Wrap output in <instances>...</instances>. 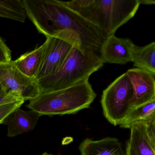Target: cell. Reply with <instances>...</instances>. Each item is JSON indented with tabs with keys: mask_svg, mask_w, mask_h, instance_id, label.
Returning a JSON list of instances; mask_svg holds the SVG:
<instances>
[{
	"mask_svg": "<svg viewBox=\"0 0 155 155\" xmlns=\"http://www.w3.org/2000/svg\"><path fill=\"white\" fill-rule=\"evenodd\" d=\"M41 116V114L34 110L17 109L3 121V124L8 127L7 136L12 137L33 130Z\"/></svg>",
	"mask_w": 155,
	"mask_h": 155,
	"instance_id": "obj_11",
	"label": "cell"
},
{
	"mask_svg": "<svg viewBox=\"0 0 155 155\" xmlns=\"http://www.w3.org/2000/svg\"><path fill=\"white\" fill-rule=\"evenodd\" d=\"M53 155V154H49V153H47V152H45L43 153L42 155Z\"/></svg>",
	"mask_w": 155,
	"mask_h": 155,
	"instance_id": "obj_23",
	"label": "cell"
},
{
	"mask_svg": "<svg viewBox=\"0 0 155 155\" xmlns=\"http://www.w3.org/2000/svg\"><path fill=\"white\" fill-rule=\"evenodd\" d=\"M140 4H146V5H153L155 4V2L153 0H139Z\"/></svg>",
	"mask_w": 155,
	"mask_h": 155,
	"instance_id": "obj_21",
	"label": "cell"
},
{
	"mask_svg": "<svg viewBox=\"0 0 155 155\" xmlns=\"http://www.w3.org/2000/svg\"><path fill=\"white\" fill-rule=\"evenodd\" d=\"M134 45L129 39L112 35L104 41L100 56L103 63L124 65L131 62V52Z\"/></svg>",
	"mask_w": 155,
	"mask_h": 155,
	"instance_id": "obj_10",
	"label": "cell"
},
{
	"mask_svg": "<svg viewBox=\"0 0 155 155\" xmlns=\"http://www.w3.org/2000/svg\"><path fill=\"white\" fill-rule=\"evenodd\" d=\"M27 17L23 1L0 0V17L24 23Z\"/></svg>",
	"mask_w": 155,
	"mask_h": 155,
	"instance_id": "obj_16",
	"label": "cell"
},
{
	"mask_svg": "<svg viewBox=\"0 0 155 155\" xmlns=\"http://www.w3.org/2000/svg\"><path fill=\"white\" fill-rule=\"evenodd\" d=\"M72 140H73V139H72V138L71 137L70 138V139H68V140H66L65 139H63V141H62V144L63 145H65V144H69V140H70V141H72Z\"/></svg>",
	"mask_w": 155,
	"mask_h": 155,
	"instance_id": "obj_22",
	"label": "cell"
},
{
	"mask_svg": "<svg viewBox=\"0 0 155 155\" xmlns=\"http://www.w3.org/2000/svg\"><path fill=\"white\" fill-rule=\"evenodd\" d=\"M132 97V86L125 73L103 91L101 102L106 119L114 126L119 125L131 109Z\"/></svg>",
	"mask_w": 155,
	"mask_h": 155,
	"instance_id": "obj_5",
	"label": "cell"
},
{
	"mask_svg": "<svg viewBox=\"0 0 155 155\" xmlns=\"http://www.w3.org/2000/svg\"><path fill=\"white\" fill-rule=\"evenodd\" d=\"M63 2L95 25L106 39L115 35L120 27L132 18L140 5L139 0H73Z\"/></svg>",
	"mask_w": 155,
	"mask_h": 155,
	"instance_id": "obj_2",
	"label": "cell"
},
{
	"mask_svg": "<svg viewBox=\"0 0 155 155\" xmlns=\"http://www.w3.org/2000/svg\"><path fill=\"white\" fill-rule=\"evenodd\" d=\"M81 155H126L121 143L116 138L99 140H84L79 146Z\"/></svg>",
	"mask_w": 155,
	"mask_h": 155,
	"instance_id": "obj_12",
	"label": "cell"
},
{
	"mask_svg": "<svg viewBox=\"0 0 155 155\" xmlns=\"http://www.w3.org/2000/svg\"><path fill=\"white\" fill-rule=\"evenodd\" d=\"M103 64L98 54L83 51L79 46H74L56 72L37 81L40 93L67 88L88 80Z\"/></svg>",
	"mask_w": 155,
	"mask_h": 155,
	"instance_id": "obj_4",
	"label": "cell"
},
{
	"mask_svg": "<svg viewBox=\"0 0 155 155\" xmlns=\"http://www.w3.org/2000/svg\"><path fill=\"white\" fill-rule=\"evenodd\" d=\"M27 16L40 33L47 38L63 32L77 37L83 51L100 55L106 40L101 31L91 22L57 0H23Z\"/></svg>",
	"mask_w": 155,
	"mask_h": 155,
	"instance_id": "obj_1",
	"label": "cell"
},
{
	"mask_svg": "<svg viewBox=\"0 0 155 155\" xmlns=\"http://www.w3.org/2000/svg\"><path fill=\"white\" fill-rule=\"evenodd\" d=\"M0 83L7 94L25 101L31 100L41 94L37 80L21 72L12 61L0 65Z\"/></svg>",
	"mask_w": 155,
	"mask_h": 155,
	"instance_id": "obj_7",
	"label": "cell"
},
{
	"mask_svg": "<svg viewBox=\"0 0 155 155\" xmlns=\"http://www.w3.org/2000/svg\"><path fill=\"white\" fill-rule=\"evenodd\" d=\"M126 155H138L130 147L128 144L127 143Z\"/></svg>",
	"mask_w": 155,
	"mask_h": 155,
	"instance_id": "obj_20",
	"label": "cell"
},
{
	"mask_svg": "<svg viewBox=\"0 0 155 155\" xmlns=\"http://www.w3.org/2000/svg\"><path fill=\"white\" fill-rule=\"evenodd\" d=\"M155 100L140 107L132 108L120 124V127L122 128H129L132 123L137 121H155Z\"/></svg>",
	"mask_w": 155,
	"mask_h": 155,
	"instance_id": "obj_15",
	"label": "cell"
},
{
	"mask_svg": "<svg viewBox=\"0 0 155 155\" xmlns=\"http://www.w3.org/2000/svg\"><path fill=\"white\" fill-rule=\"evenodd\" d=\"M126 73L133 89L131 109L155 100V74L138 68L130 69Z\"/></svg>",
	"mask_w": 155,
	"mask_h": 155,
	"instance_id": "obj_8",
	"label": "cell"
},
{
	"mask_svg": "<svg viewBox=\"0 0 155 155\" xmlns=\"http://www.w3.org/2000/svg\"><path fill=\"white\" fill-rule=\"evenodd\" d=\"M20 100L23 99L16 97L12 95L7 94L3 90L1 84L0 83V105Z\"/></svg>",
	"mask_w": 155,
	"mask_h": 155,
	"instance_id": "obj_19",
	"label": "cell"
},
{
	"mask_svg": "<svg viewBox=\"0 0 155 155\" xmlns=\"http://www.w3.org/2000/svg\"><path fill=\"white\" fill-rule=\"evenodd\" d=\"M44 47L43 44L34 50L23 54L12 61L13 64L24 75L36 79L42 62Z\"/></svg>",
	"mask_w": 155,
	"mask_h": 155,
	"instance_id": "obj_13",
	"label": "cell"
},
{
	"mask_svg": "<svg viewBox=\"0 0 155 155\" xmlns=\"http://www.w3.org/2000/svg\"><path fill=\"white\" fill-rule=\"evenodd\" d=\"M131 62L135 67L155 74V43L143 47L134 45L131 52Z\"/></svg>",
	"mask_w": 155,
	"mask_h": 155,
	"instance_id": "obj_14",
	"label": "cell"
},
{
	"mask_svg": "<svg viewBox=\"0 0 155 155\" xmlns=\"http://www.w3.org/2000/svg\"><path fill=\"white\" fill-rule=\"evenodd\" d=\"M129 129L130 147L138 155H155V121H137Z\"/></svg>",
	"mask_w": 155,
	"mask_h": 155,
	"instance_id": "obj_9",
	"label": "cell"
},
{
	"mask_svg": "<svg viewBox=\"0 0 155 155\" xmlns=\"http://www.w3.org/2000/svg\"><path fill=\"white\" fill-rule=\"evenodd\" d=\"M44 44L43 58L36 78L37 81L56 72L74 46H79L81 49L77 37L68 32L48 37Z\"/></svg>",
	"mask_w": 155,
	"mask_h": 155,
	"instance_id": "obj_6",
	"label": "cell"
},
{
	"mask_svg": "<svg viewBox=\"0 0 155 155\" xmlns=\"http://www.w3.org/2000/svg\"><path fill=\"white\" fill-rule=\"evenodd\" d=\"M25 101L24 100H20L0 105V125L3 124L5 119L11 113L20 108Z\"/></svg>",
	"mask_w": 155,
	"mask_h": 155,
	"instance_id": "obj_17",
	"label": "cell"
},
{
	"mask_svg": "<svg viewBox=\"0 0 155 155\" xmlns=\"http://www.w3.org/2000/svg\"><path fill=\"white\" fill-rule=\"evenodd\" d=\"M12 60V51L0 37V65L9 63Z\"/></svg>",
	"mask_w": 155,
	"mask_h": 155,
	"instance_id": "obj_18",
	"label": "cell"
},
{
	"mask_svg": "<svg viewBox=\"0 0 155 155\" xmlns=\"http://www.w3.org/2000/svg\"><path fill=\"white\" fill-rule=\"evenodd\" d=\"M96 96L87 80L67 88L41 93L30 101L27 107L41 116L74 114L89 107Z\"/></svg>",
	"mask_w": 155,
	"mask_h": 155,
	"instance_id": "obj_3",
	"label": "cell"
}]
</instances>
